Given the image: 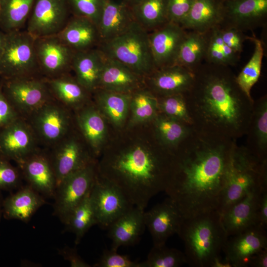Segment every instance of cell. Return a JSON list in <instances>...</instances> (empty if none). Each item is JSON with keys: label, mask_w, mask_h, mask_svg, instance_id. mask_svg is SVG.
<instances>
[{"label": "cell", "mask_w": 267, "mask_h": 267, "mask_svg": "<svg viewBox=\"0 0 267 267\" xmlns=\"http://www.w3.org/2000/svg\"><path fill=\"white\" fill-rule=\"evenodd\" d=\"M236 141L193 130L176 150L174 172L164 192L184 218L217 210Z\"/></svg>", "instance_id": "cell-1"}, {"label": "cell", "mask_w": 267, "mask_h": 267, "mask_svg": "<svg viewBox=\"0 0 267 267\" xmlns=\"http://www.w3.org/2000/svg\"><path fill=\"white\" fill-rule=\"evenodd\" d=\"M194 72L193 83L183 93L193 130L229 140L246 135L254 100L239 87L229 66L207 63Z\"/></svg>", "instance_id": "cell-2"}, {"label": "cell", "mask_w": 267, "mask_h": 267, "mask_svg": "<svg viewBox=\"0 0 267 267\" xmlns=\"http://www.w3.org/2000/svg\"><path fill=\"white\" fill-rule=\"evenodd\" d=\"M175 155L136 146L108 159L100 177L116 186L134 206L145 209L150 200L165 191L172 178Z\"/></svg>", "instance_id": "cell-3"}, {"label": "cell", "mask_w": 267, "mask_h": 267, "mask_svg": "<svg viewBox=\"0 0 267 267\" xmlns=\"http://www.w3.org/2000/svg\"><path fill=\"white\" fill-rule=\"evenodd\" d=\"M177 234L184 242L187 264L194 267H210L228 238L217 210L184 218Z\"/></svg>", "instance_id": "cell-4"}, {"label": "cell", "mask_w": 267, "mask_h": 267, "mask_svg": "<svg viewBox=\"0 0 267 267\" xmlns=\"http://www.w3.org/2000/svg\"><path fill=\"white\" fill-rule=\"evenodd\" d=\"M267 186V160H261L246 146L233 145L225 183L217 211L221 215L251 191Z\"/></svg>", "instance_id": "cell-5"}, {"label": "cell", "mask_w": 267, "mask_h": 267, "mask_svg": "<svg viewBox=\"0 0 267 267\" xmlns=\"http://www.w3.org/2000/svg\"><path fill=\"white\" fill-rule=\"evenodd\" d=\"M97 47L105 56L120 62L142 77L156 69L149 32L135 21L126 31L101 42Z\"/></svg>", "instance_id": "cell-6"}, {"label": "cell", "mask_w": 267, "mask_h": 267, "mask_svg": "<svg viewBox=\"0 0 267 267\" xmlns=\"http://www.w3.org/2000/svg\"><path fill=\"white\" fill-rule=\"evenodd\" d=\"M35 38L26 30L6 33L0 56V76L3 80L38 77L40 73L35 49Z\"/></svg>", "instance_id": "cell-7"}, {"label": "cell", "mask_w": 267, "mask_h": 267, "mask_svg": "<svg viewBox=\"0 0 267 267\" xmlns=\"http://www.w3.org/2000/svg\"><path fill=\"white\" fill-rule=\"evenodd\" d=\"M2 89L5 97L20 116L29 117L54 98L45 78L38 77L3 80Z\"/></svg>", "instance_id": "cell-8"}, {"label": "cell", "mask_w": 267, "mask_h": 267, "mask_svg": "<svg viewBox=\"0 0 267 267\" xmlns=\"http://www.w3.org/2000/svg\"><path fill=\"white\" fill-rule=\"evenodd\" d=\"M96 175L92 161L64 178L57 186L53 213L63 223L90 192Z\"/></svg>", "instance_id": "cell-9"}, {"label": "cell", "mask_w": 267, "mask_h": 267, "mask_svg": "<svg viewBox=\"0 0 267 267\" xmlns=\"http://www.w3.org/2000/svg\"><path fill=\"white\" fill-rule=\"evenodd\" d=\"M89 198L97 224L104 229L134 207L116 186L97 174Z\"/></svg>", "instance_id": "cell-10"}, {"label": "cell", "mask_w": 267, "mask_h": 267, "mask_svg": "<svg viewBox=\"0 0 267 267\" xmlns=\"http://www.w3.org/2000/svg\"><path fill=\"white\" fill-rule=\"evenodd\" d=\"M70 14L67 0H35L26 30L35 38L56 35Z\"/></svg>", "instance_id": "cell-11"}, {"label": "cell", "mask_w": 267, "mask_h": 267, "mask_svg": "<svg viewBox=\"0 0 267 267\" xmlns=\"http://www.w3.org/2000/svg\"><path fill=\"white\" fill-rule=\"evenodd\" d=\"M29 117V123L39 141L47 145L53 146L69 133V112L55 98L43 105Z\"/></svg>", "instance_id": "cell-12"}, {"label": "cell", "mask_w": 267, "mask_h": 267, "mask_svg": "<svg viewBox=\"0 0 267 267\" xmlns=\"http://www.w3.org/2000/svg\"><path fill=\"white\" fill-rule=\"evenodd\" d=\"M38 141L29 122L20 117L0 130V156L18 164L38 150Z\"/></svg>", "instance_id": "cell-13"}, {"label": "cell", "mask_w": 267, "mask_h": 267, "mask_svg": "<svg viewBox=\"0 0 267 267\" xmlns=\"http://www.w3.org/2000/svg\"><path fill=\"white\" fill-rule=\"evenodd\" d=\"M35 49L40 74L45 79L69 73L75 53L57 37L35 38Z\"/></svg>", "instance_id": "cell-14"}, {"label": "cell", "mask_w": 267, "mask_h": 267, "mask_svg": "<svg viewBox=\"0 0 267 267\" xmlns=\"http://www.w3.org/2000/svg\"><path fill=\"white\" fill-rule=\"evenodd\" d=\"M146 226L152 237L153 246L166 244L168 239L178 233L184 219L173 202L168 197L144 213Z\"/></svg>", "instance_id": "cell-15"}, {"label": "cell", "mask_w": 267, "mask_h": 267, "mask_svg": "<svg viewBox=\"0 0 267 267\" xmlns=\"http://www.w3.org/2000/svg\"><path fill=\"white\" fill-rule=\"evenodd\" d=\"M266 229L259 224L228 236L223 248L232 267H247L250 258L267 247Z\"/></svg>", "instance_id": "cell-16"}, {"label": "cell", "mask_w": 267, "mask_h": 267, "mask_svg": "<svg viewBox=\"0 0 267 267\" xmlns=\"http://www.w3.org/2000/svg\"><path fill=\"white\" fill-rule=\"evenodd\" d=\"M68 134L52 146L49 155L57 186L64 178L93 161L80 141Z\"/></svg>", "instance_id": "cell-17"}, {"label": "cell", "mask_w": 267, "mask_h": 267, "mask_svg": "<svg viewBox=\"0 0 267 267\" xmlns=\"http://www.w3.org/2000/svg\"><path fill=\"white\" fill-rule=\"evenodd\" d=\"M186 34L181 26L171 22H167L149 33L150 47L156 69L176 64Z\"/></svg>", "instance_id": "cell-18"}, {"label": "cell", "mask_w": 267, "mask_h": 267, "mask_svg": "<svg viewBox=\"0 0 267 267\" xmlns=\"http://www.w3.org/2000/svg\"><path fill=\"white\" fill-rule=\"evenodd\" d=\"M222 7L224 27L243 32L265 23L267 0H228Z\"/></svg>", "instance_id": "cell-19"}, {"label": "cell", "mask_w": 267, "mask_h": 267, "mask_svg": "<svg viewBox=\"0 0 267 267\" xmlns=\"http://www.w3.org/2000/svg\"><path fill=\"white\" fill-rule=\"evenodd\" d=\"M18 165L28 185L43 196L53 199L57 182L48 155L38 150Z\"/></svg>", "instance_id": "cell-20"}, {"label": "cell", "mask_w": 267, "mask_h": 267, "mask_svg": "<svg viewBox=\"0 0 267 267\" xmlns=\"http://www.w3.org/2000/svg\"><path fill=\"white\" fill-rule=\"evenodd\" d=\"M147 77L150 91L159 97L187 92L193 83L194 72L174 64L156 69Z\"/></svg>", "instance_id": "cell-21"}, {"label": "cell", "mask_w": 267, "mask_h": 267, "mask_svg": "<svg viewBox=\"0 0 267 267\" xmlns=\"http://www.w3.org/2000/svg\"><path fill=\"white\" fill-rule=\"evenodd\" d=\"M255 189L228 207L221 215V220L227 236L240 232L258 224V208L263 190Z\"/></svg>", "instance_id": "cell-22"}, {"label": "cell", "mask_w": 267, "mask_h": 267, "mask_svg": "<svg viewBox=\"0 0 267 267\" xmlns=\"http://www.w3.org/2000/svg\"><path fill=\"white\" fill-rule=\"evenodd\" d=\"M75 52L97 47L100 39L97 25L90 20L72 15L63 29L56 35Z\"/></svg>", "instance_id": "cell-23"}, {"label": "cell", "mask_w": 267, "mask_h": 267, "mask_svg": "<svg viewBox=\"0 0 267 267\" xmlns=\"http://www.w3.org/2000/svg\"><path fill=\"white\" fill-rule=\"evenodd\" d=\"M141 78L123 64L105 56L98 89L132 93L140 89Z\"/></svg>", "instance_id": "cell-24"}, {"label": "cell", "mask_w": 267, "mask_h": 267, "mask_svg": "<svg viewBox=\"0 0 267 267\" xmlns=\"http://www.w3.org/2000/svg\"><path fill=\"white\" fill-rule=\"evenodd\" d=\"M144 213V209L134 206L109 227L111 249L117 251L121 246H131L137 242L145 227Z\"/></svg>", "instance_id": "cell-25"}, {"label": "cell", "mask_w": 267, "mask_h": 267, "mask_svg": "<svg viewBox=\"0 0 267 267\" xmlns=\"http://www.w3.org/2000/svg\"><path fill=\"white\" fill-rule=\"evenodd\" d=\"M134 22L131 7L126 3L105 0L97 25L100 43L121 34Z\"/></svg>", "instance_id": "cell-26"}, {"label": "cell", "mask_w": 267, "mask_h": 267, "mask_svg": "<svg viewBox=\"0 0 267 267\" xmlns=\"http://www.w3.org/2000/svg\"><path fill=\"white\" fill-rule=\"evenodd\" d=\"M104 59V54L98 47L74 53L71 69L77 81L89 92L98 89Z\"/></svg>", "instance_id": "cell-27"}, {"label": "cell", "mask_w": 267, "mask_h": 267, "mask_svg": "<svg viewBox=\"0 0 267 267\" xmlns=\"http://www.w3.org/2000/svg\"><path fill=\"white\" fill-rule=\"evenodd\" d=\"M45 203L44 196L27 184L5 200L3 214L6 218L26 222Z\"/></svg>", "instance_id": "cell-28"}, {"label": "cell", "mask_w": 267, "mask_h": 267, "mask_svg": "<svg viewBox=\"0 0 267 267\" xmlns=\"http://www.w3.org/2000/svg\"><path fill=\"white\" fill-rule=\"evenodd\" d=\"M223 20L222 5L215 0H195L188 13L180 24L184 29L205 33L221 26Z\"/></svg>", "instance_id": "cell-29"}, {"label": "cell", "mask_w": 267, "mask_h": 267, "mask_svg": "<svg viewBox=\"0 0 267 267\" xmlns=\"http://www.w3.org/2000/svg\"><path fill=\"white\" fill-rule=\"evenodd\" d=\"M246 147L259 159L267 160V97L254 101Z\"/></svg>", "instance_id": "cell-30"}, {"label": "cell", "mask_w": 267, "mask_h": 267, "mask_svg": "<svg viewBox=\"0 0 267 267\" xmlns=\"http://www.w3.org/2000/svg\"><path fill=\"white\" fill-rule=\"evenodd\" d=\"M153 122L156 139L174 154L179 145L193 131L191 125L184 124L160 113Z\"/></svg>", "instance_id": "cell-31"}, {"label": "cell", "mask_w": 267, "mask_h": 267, "mask_svg": "<svg viewBox=\"0 0 267 267\" xmlns=\"http://www.w3.org/2000/svg\"><path fill=\"white\" fill-rule=\"evenodd\" d=\"M45 79L53 97L65 106L79 107L88 99L89 92L69 73Z\"/></svg>", "instance_id": "cell-32"}, {"label": "cell", "mask_w": 267, "mask_h": 267, "mask_svg": "<svg viewBox=\"0 0 267 267\" xmlns=\"http://www.w3.org/2000/svg\"><path fill=\"white\" fill-rule=\"evenodd\" d=\"M78 127L94 152L97 154L104 142L106 125L101 112L93 107L83 108L76 117Z\"/></svg>", "instance_id": "cell-33"}, {"label": "cell", "mask_w": 267, "mask_h": 267, "mask_svg": "<svg viewBox=\"0 0 267 267\" xmlns=\"http://www.w3.org/2000/svg\"><path fill=\"white\" fill-rule=\"evenodd\" d=\"M167 2L168 0H138L129 6L135 21L149 33L168 22Z\"/></svg>", "instance_id": "cell-34"}, {"label": "cell", "mask_w": 267, "mask_h": 267, "mask_svg": "<svg viewBox=\"0 0 267 267\" xmlns=\"http://www.w3.org/2000/svg\"><path fill=\"white\" fill-rule=\"evenodd\" d=\"M97 89L96 101L102 113L115 126H123L127 117L132 93Z\"/></svg>", "instance_id": "cell-35"}, {"label": "cell", "mask_w": 267, "mask_h": 267, "mask_svg": "<svg viewBox=\"0 0 267 267\" xmlns=\"http://www.w3.org/2000/svg\"><path fill=\"white\" fill-rule=\"evenodd\" d=\"M35 0H0V29L5 33L21 30L27 22Z\"/></svg>", "instance_id": "cell-36"}, {"label": "cell", "mask_w": 267, "mask_h": 267, "mask_svg": "<svg viewBox=\"0 0 267 267\" xmlns=\"http://www.w3.org/2000/svg\"><path fill=\"white\" fill-rule=\"evenodd\" d=\"M206 49L205 33L192 31L186 33L180 45L175 64L185 67L194 71L205 57Z\"/></svg>", "instance_id": "cell-37"}, {"label": "cell", "mask_w": 267, "mask_h": 267, "mask_svg": "<svg viewBox=\"0 0 267 267\" xmlns=\"http://www.w3.org/2000/svg\"><path fill=\"white\" fill-rule=\"evenodd\" d=\"M206 49L205 57L207 63L225 66H233L238 59V53L229 48L222 41L220 26L205 33Z\"/></svg>", "instance_id": "cell-38"}, {"label": "cell", "mask_w": 267, "mask_h": 267, "mask_svg": "<svg viewBox=\"0 0 267 267\" xmlns=\"http://www.w3.org/2000/svg\"><path fill=\"white\" fill-rule=\"evenodd\" d=\"M90 192L73 210L63 223L66 229L75 234L76 245L80 243L91 226L97 224L90 200Z\"/></svg>", "instance_id": "cell-39"}, {"label": "cell", "mask_w": 267, "mask_h": 267, "mask_svg": "<svg viewBox=\"0 0 267 267\" xmlns=\"http://www.w3.org/2000/svg\"><path fill=\"white\" fill-rule=\"evenodd\" d=\"M140 89L131 94L130 106L132 124L153 121L159 113L157 97L150 91Z\"/></svg>", "instance_id": "cell-40"}, {"label": "cell", "mask_w": 267, "mask_h": 267, "mask_svg": "<svg viewBox=\"0 0 267 267\" xmlns=\"http://www.w3.org/2000/svg\"><path fill=\"white\" fill-rule=\"evenodd\" d=\"M254 44V50L250 59L237 76L236 80L243 91L250 98L251 90L260 77L264 55L262 42L255 37H248Z\"/></svg>", "instance_id": "cell-41"}, {"label": "cell", "mask_w": 267, "mask_h": 267, "mask_svg": "<svg viewBox=\"0 0 267 267\" xmlns=\"http://www.w3.org/2000/svg\"><path fill=\"white\" fill-rule=\"evenodd\" d=\"M187 264L184 253L166 244L153 246L146 259L141 262L142 267H179Z\"/></svg>", "instance_id": "cell-42"}, {"label": "cell", "mask_w": 267, "mask_h": 267, "mask_svg": "<svg viewBox=\"0 0 267 267\" xmlns=\"http://www.w3.org/2000/svg\"><path fill=\"white\" fill-rule=\"evenodd\" d=\"M157 98L160 113L192 126L183 93L172 94Z\"/></svg>", "instance_id": "cell-43"}, {"label": "cell", "mask_w": 267, "mask_h": 267, "mask_svg": "<svg viewBox=\"0 0 267 267\" xmlns=\"http://www.w3.org/2000/svg\"><path fill=\"white\" fill-rule=\"evenodd\" d=\"M105 0H67L72 15L88 18L97 26Z\"/></svg>", "instance_id": "cell-44"}, {"label": "cell", "mask_w": 267, "mask_h": 267, "mask_svg": "<svg viewBox=\"0 0 267 267\" xmlns=\"http://www.w3.org/2000/svg\"><path fill=\"white\" fill-rule=\"evenodd\" d=\"M21 173L13 167L9 160L0 156V189H11L20 184Z\"/></svg>", "instance_id": "cell-45"}, {"label": "cell", "mask_w": 267, "mask_h": 267, "mask_svg": "<svg viewBox=\"0 0 267 267\" xmlns=\"http://www.w3.org/2000/svg\"><path fill=\"white\" fill-rule=\"evenodd\" d=\"M117 251L105 250L94 267H142L141 262L132 260L126 255L117 253Z\"/></svg>", "instance_id": "cell-46"}, {"label": "cell", "mask_w": 267, "mask_h": 267, "mask_svg": "<svg viewBox=\"0 0 267 267\" xmlns=\"http://www.w3.org/2000/svg\"><path fill=\"white\" fill-rule=\"evenodd\" d=\"M195 0H168V22L180 25L187 16Z\"/></svg>", "instance_id": "cell-47"}, {"label": "cell", "mask_w": 267, "mask_h": 267, "mask_svg": "<svg viewBox=\"0 0 267 267\" xmlns=\"http://www.w3.org/2000/svg\"><path fill=\"white\" fill-rule=\"evenodd\" d=\"M220 28V34L223 42L234 52L239 53L242 50L243 43L246 39L243 32L232 27Z\"/></svg>", "instance_id": "cell-48"}, {"label": "cell", "mask_w": 267, "mask_h": 267, "mask_svg": "<svg viewBox=\"0 0 267 267\" xmlns=\"http://www.w3.org/2000/svg\"><path fill=\"white\" fill-rule=\"evenodd\" d=\"M21 117L3 93L0 82V130Z\"/></svg>", "instance_id": "cell-49"}, {"label": "cell", "mask_w": 267, "mask_h": 267, "mask_svg": "<svg viewBox=\"0 0 267 267\" xmlns=\"http://www.w3.org/2000/svg\"><path fill=\"white\" fill-rule=\"evenodd\" d=\"M59 254L70 263L72 267H91L81 258L74 248L66 246L59 250Z\"/></svg>", "instance_id": "cell-50"}, {"label": "cell", "mask_w": 267, "mask_h": 267, "mask_svg": "<svg viewBox=\"0 0 267 267\" xmlns=\"http://www.w3.org/2000/svg\"><path fill=\"white\" fill-rule=\"evenodd\" d=\"M258 224L265 229L267 227V188L261 194L258 208Z\"/></svg>", "instance_id": "cell-51"}, {"label": "cell", "mask_w": 267, "mask_h": 267, "mask_svg": "<svg viewBox=\"0 0 267 267\" xmlns=\"http://www.w3.org/2000/svg\"><path fill=\"white\" fill-rule=\"evenodd\" d=\"M248 267H267V247L261 250L250 258Z\"/></svg>", "instance_id": "cell-52"}, {"label": "cell", "mask_w": 267, "mask_h": 267, "mask_svg": "<svg viewBox=\"0 0 267 267\" xmlns=\"http://www.w3.org/2000/svg\"><path fill=\"white\" fill-rule=\"evenodd\" d=\"M210 267H232V266L225 257L222 259L220 255L214 259Z\"/></svg>", "instance_id": "cell-53"}, {"label": "cell", "mask_w": 267, "mask_h": 267, "mask_svg": "<svg viewBox=\"0 0 267 267\" xmlns=\"http://www.w3.org/2000/svg\"><path fill=\"white\" fill-rule=\"evenodd\" d=\"M6 40V33L0 29V56L5 47Z\"/></svg>", "instance_id": "cell-54"}, {"label": "cell", "mask_w": 267, "mask_h": 267, "mask_svg": "<svg viewBox=\"0 0 267 267\" xmlns=\"http://www.w3.org/2000/svg\"><path fill=\"white\" fill-rule=\"evenodd\" d=\"M138 0H125V2L129 5H131Z\"/></svg>", "instance_id": "cell-55"}, {"label": "cell", "mask_w": 267, "mask_h": 267, "mask_svg": "<svg viewBox=\"0 0 267 267\" xmlns=\"http://www.w3.org/2000/svg\"></svg>", "instance_id": "cell-56"}, {"label": "cell", "mask_w": 267, "mask_h": 267, "mask_svg": "<svg viewBox=\"0 0 267 267\" xmlns=\"http://www.w3.org/2000/svg\"></svg>", "instance_id": "cell-57"}, {"label": "cell", "mask_w": 267, "mask_h": 267, "mask_svg": "<svg viewBox=\"0 0 267 267\" xmlns=\"http://www.w3.org/2000/svg\"><path fill=\"white\" fill-rule=\"evenodd\" d=\"M0 78H1V77H0Z\"/></svg>", "instance_id": "cell-58"}]
</instances>
